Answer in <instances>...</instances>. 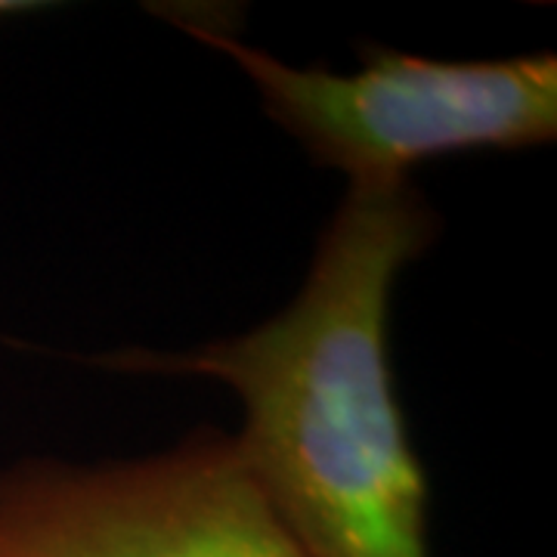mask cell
I'll return each mask as SVG.
<instances>
[{
    "label": "cell",
    "mask_w": 557,
    "mask_h": 557,
    "mask_svg": "<svg viewBox=\"0 0 557 557\" xmlns=\"http://www.w3.org/2000/svg\"><path fill=\"white\" fill-rule=\"evenodd\" d=\"M255 84L267 119L347 189L412 183V168L471 149H533L557 137V57L431 60L369 50L354 72L292 65L220 22L171 16Z\"/></svg>",
    "instance_id": "obj_2"
},
{
    "label": "cell",
    "mask_w": 557,
    "mask_h": 557,
    "mask_svg": "<svg viewBox=\"0 0 557 557\" xmlns=\"http://www.w3.org/2000/svg\"><path fill=\"white\" fill-rule=\"evenodd\" d=\"M0 557H304L233 434L131 458L0 461Z\"/></svg>",
    "instance_id": "obj_3"
},
{
    "label": "cell",
    "mask_w": 557,
    "mask_h": 557,
    "mask_svg": "<svg viewBox=\"0 0 557 557\" xmlns=\"http://www.w3.org/2000/svg\"><path fill=\"white\" fill-rule=\"evenodd\" d=\"M28 10H38V3H22V0H0V20H10V16H22Z\"/></svg>",
    "instance_id": "obj_4"
},
{
    "label": "cell",
    "mask_w": 557,
    "mask_h": 557,
    "mask_svg": "<svg viewBox=\"0 0 557 557\" xmlns=\"http://www.w3.org/2000/svg\"><path fill=\"white\" fill-rule=\"evenodd\" d=\"M437 233L412 183L347 189L278 313L193 350L97 362L230 387L242 458L304 557H434L428 478L399 409L387 322L403 270Z\"/></svg>",
    "instance_id": "obj_1"
}]
</instances>
